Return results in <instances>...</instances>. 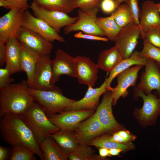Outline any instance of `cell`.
<instances>
[{"label":"cell","mask_w":160,"mask_h":160,"mask_svg":"<svg viewBox=\"0 0 160 160\" xmlns=\"http://www.w3.org/2000/svg\"><path fill=\"white\" fill-rule=\"evenodd\" d=\"M147 60V58L141 56L140 52L137 51L133 52L129 58L123 59L110 71L108 77L106 78L107 90L112 91V88L111 84L112 81L120 73L132 66L137 65L145 66Z\"/></svg>","instance_id":"24"},{"label":"cell","mask_w":160,"mask_h":160,"mask_svg":"<svg viewBox=\"0 0 160 160\" xmlns=\"http://www.w3.org/2000/svg\"><path fill=\"white\" fill-rule=\"evenodd\" d=\"M75 77L79 83L93 87L98 78L99 72L97 64L89 58L77 56L74 57Z\"/></svg>","instance_id":"13"},{"label":"cell","mask_w":160,"mask_h":160,"mask_svg":"<svg viewBox=\"0 0 160 160\" xmlns=\"http://www.w3.org/2000/svg\"><path fill=\"white\" fill-rule=\"evenodd\" d=\"M25 11L12 9L0 18V40L5 43L17 37L23 21Z\"/></svg>","instance_id":"10"},{"label":"cell","mask_w":160,"mask_h":160,"mask_svg":"<svg viewBox=\"0 0 160 160\" xmlns=\"http://www.w3.org/2000/svg\"><path fill=\"white\" fill-rule=\"evenodd\" d=\"M99 155L102 157L105 158L109 155V149L103 147H100L99 148Z\"/></svg>","instance_id":"46"},{"label":"cell","mask_w":160,"mask_h":160,"mask_svg":"<svg viewBox=\"0 0 160 160\" xmlns=\"http://www.w3.org/2000/svg\"><path fill=\"white\" fill-rule=\"evenodd\" d=\"M39 146L44 160H67L68 159V154L50 136L44 139Z\"/></svg>","instance_id":"26"},{"label":"cell","mask_w":160,"mask_h":160,"mask_svg":"<svg viewBox=\"0 0 160 160\" xmlns=\"http://www.w3.org/2000/svg\"><path fill=\"white\" fill-rule=\"evenodd\" d=\"M74 58V57L61 49L56 51L55 57L51 62V84L52 86H54L62 75L75 77Z\"/></svg>","instance_id":"11"},{"label":"cell","mask_w":160,"mask_h":160,"mask_svg":"<svg viewBox=\"0 0 160 160\" xmlns=\"http://www.w3.org/2000/svg\"><path fill=\"white\" fill-rule=\"evenodd\" d=\"M49 136L68 154L75 151L80 145L75 133L72 131L59 130Z\"/></svg>","instance_id":"27"},{"label":"cell","mask_w":160,"mask_h":160,"mask_svg":"<svg viewBox=\"0 0 160 160\" xmlns=\"http://www.w3.org/2000/svg\"><path fill=\"white\" fill-rule=\"evenodd\" d=\"M21 45L20 67L23 71L25 72L28 84L31 88L36 68L41 55L21 43Z\"/></svg>","instance_id":"22"},{"label":"cell","mask_w":160,"mask_h":160,"mask_svg":"<svg viewBox=\"0 0 160 160\" xmlns=\"http://www.w3.org/2000/svg\"><path fill=\"white\" fill-rule=\"evenodd\" d=\"M122 137L126 140L128 141L133 139V137L128 133L124 131H120L117 132Z\"/></svg>","instance_id":"45"},{"label":"cell","mask_w":160,"mask_h":160,"mask_svg":"<svg viewBox=\"0 0 160 160\" xmlns=\"http://www.w3.org/2000/svg\"><path fill=\"white\" fill-rule=\"evenodd\" d=\"M125 2L128 6L132 13L135 23L138 25L140 28L139 21L140 9L138 5V0H125Z\"/></svg>","instance_id":"38"},{"label":"cell","mask_w":160,"mask_h":160,"mask_svg":"<svg viewBox=\"0 0 160 160\" xmlns=\"http://www.w3.org/2000/svg\"><path fill=\"white\" fill-rule=\"evenodd\" d=\"M10 160H36L34 152L30 148L22 145L12 147Z\"/></svg>","instance_id":"33"},{"label":"cell","mask_w":160,"mask_h":160,"mask_svg":"<svg viewBox=\"0 0 160 160\" xmlns=\"http://www.w3.org/2000/svg\"><path fill=\"white\" fill-rule=\"evenodd\" d=\"M33 1L46 9L68 14L75 9V0H33Z\"/></svg>","instance_id":"28"},{"label":"cell","mask_w":160,"mask_h":160,"mask_svg":"<svg viewBox=\"0 0 160 160\" xmlns=\"http://www.w3.org/2000/svg\"><path fill=\"white\" fill-rule=\"evenodd\" d=\"M106 78L101 86L96 88L88 86L84 97L73 102L68 111L74 110H95L98 106L100 96L107 91Z\"/></svg>","instance_id":"20"},{"label":"cell","mask_w":160,"mask_h":160,"mask_svg":"<svg viewBox=\"0 0 160 160\" xmlns=\"http://www.w3.org/2000/svg\"><path fill=\"white\" fill-rule=\"evenodd\" d=\"M33 15L46 22L59 33L61 29L75 23L77 17H71L68 14L45 9L33 1L29 5Z\"/></svg>","instance_id":"6"},{"label":"cell","mask_w":160,"mask_h":160,"mask_svg":"<svg viewBox=\"0 0 160 160\" xmlns=\"http://www.w3.org/2000/svg\"><path fill=\"white\" fill-rule=\"evenodd\" d=\"M0 133L4 141L9 145L28 147L41 159L44 160L36 137L21 115L7 114L0 117Z\"/></svg>","instance_id":"1"},{"label":"cell","mask_w":160,"mask_h":160,"mask_svg":"<svg viewBox=\"0 0 160 160\" xmlns=\"http://www.w3.org/2000/svg\"><path fill=\"white\" fill-rule=\"evenodd\" d=\"M122 150L119 148H113L109 150V155L115 156L118 155Z\"/></svg>","instance_id":"47"},{"label":"cell","mask_w":160,"mask_h":160,"mask_svg":"<svg viewBox=\"0 0 160 160\" xmlns=\"http://www.w3.org/2000/svg\"><path fill=\"white\" fill-rule=\"evenodd\" d=\"M6 46L4 43L0 40V66L1 67L5 63Z\"/></svg>","instance_id":"43"},{"label":"cell","mask_w":160,"mask_h":160,"mask_svg":"<svg viewBox=\"0 0 160 160\" xmlns=\"http://www.w3.org/2000/svg\"><path fill=\"white\" fill-rule=\"evenodd\" d=\"M96 22L108 40L115 41L121 30L116 22L111 15L109 17H98Z\"/></svg>","instance_id":"29"},{"label":"cell","mask_w":160,"mask_h":160,"mask_svg":"<svg viewBox=\"0 0 160 160\" xmlns=\"http://www.w3.org/2000/svg\"><path fill=\"white\" fill-rule=\"evenodd\" d=\"M74 36L75 38L78 39L104 41H107L108 40L107 38L92 34L83 33L81 31L75 33Z\"/></svg>","instance_id":"41"},{"label":"cell","mask_w":160,"mask_h":160,"mask_svg":"<svg viewBox=\"0 0 160 160\" xmlns=\"http://www.w3.org/2000/svg\"><path fill=\"white\" fill-rule=\"evenodd\" d=\"M35 101L39 104L49 118L52 115L67 111L76 100L64 96L58 87L50 90H41L29 88Z\"/></svg>","instance_id":"4"},{"label":"cell","mask_w":160,"mask_h":160,"mask_svg":"<svg viewBox=\"0 0 160 160\" xmlns=\"http://www.w3.org/2000/svg\"><path fill=\"white\" fill-rule=\"evenodd\" d=\"M139 21L143 39L145 32L153 28H160V14L153 1L146 0L142 3Z\"/></svg>","instance_id":"19"},{"label":"cell","mask_w":160,"mask_h":160,"mask_svg":"<svg viewBox=\"0 0 160 160\" xmlns=\"http://www.w3.org/2000/svg\"><path fill=\"white\" fill-rule=\"evenodd\" d=\"M141 34L140 27L135 22L129 23L121 29L114 41L123 59L129 58L133 53Z\"/></svg>","instance_id":"7"},{"label":"cell","mask_w":160,"mask_h":160,"mask_svg":"<svg viewBox=\"0 0 160 160\" xmlns=\"http://www.w3.org/2000/svg\"><path fill=\"white\" fill-rule=\"evenodd\" d=\"M22 27L39 34L49 41L65 43L64 38L41 19L32 15L28 10L25 11Z\"/></svg>","instance_id":"12"},{"label":"cell","mask_w":160,"mask_h":160,"mask_svg":"<svg viewBox=\"0 0 160 160\" xmlns=\"http://www.w3.org/2000/svg\"><path fill=\"white\" fill-rule=\"evenodd\" d=\"M157 9L160 14V1L158 3H156Z\"/></svg>","instance_id":"50"},{"label":"cell","mask_w":160,"mask_h":160,"mask_svg":"<svg viewBox=\"0 0 160 160\" xmlns=\"http://www.w3.org/2000/svg\"><path fill=\"white\" fill-rule=\"evenodd\" d=\"M89 146L80 144L75 151L68 154V159L70 160H100L104 158L96 154L95 150Z\"/></svg>","instance_id":"31"},{"label":"cell","mask_w":160,"mask_h":160,"mask_svg":"<svg viewBox=\"0 0 160 160\" xmlns=\"http://www.w3.org/2000/svg\"><path fill=\"white\" fill-rule=\"evenodd\" d=\"M21 115L35 135L39 145L47 137L59 130L50 121L41 105L35 101Z\"/></svg>","instance_id":"3"},{"label":"cell","mask_w":160,"mask_h":160,"mask_svg":"<svg viewBox=\"0 0 160 160\" xmlns=\"http://www.w3.org/2000/svg\"><path fill=\"white\" fill-rule=\"evenodd\" d=\"M110 137L111 140L118 143H123L128 141L121 136L117 132L113 134V135Z\"/></svg>","instance_id":"44"},{"label":"cell","mask_w":160,"mask_h":160,"mask_svg":"<svg viewBox=\"0 0 160 160\" xmlns=\"http://www.w3.org/2000/svg\"><path fill=\"white\" fill-rule=\"evenodd\" d=\"M17 38L22 44L40 55H49L53 48L52 42L31 30L21 27Z\"/></svg>","instance_id":"15"},{"label":"cell","mask_w":160,"mask_h":160,"mask_svg":"<svg viewBox=\"0 0 160 160\" xmlns=\"http://www.w3.org/2000/svg\"><path fill=\"white\" fill-rule=\"evenodd\" d=\"M123 59L118 47L115 45L100 53L97 64L99 68L105 72L110 73Z\"/></svg>","instance_id":"25"},{"label":"cell","mask_w":160,"mask_h":160,"mask_svg":"<svg viewBox=\"0 0 160 160\" xmlns=\"http://www.w3.org/2000/svg\"><path fill=\"white\" fill-rule=\"evenodd\" d=\"M144 66L137 65L130 67L119 73L116 76L117 84L112 88V96L113 105H115L119 98L126 97L128 95L127 90L130 86L134 87L136 85L139 71Z\"/></svg>","instance_id":"14"},{"label":"cell","mask_w":160,"mask_h":160,"mask_svg":"<svg viewBox=\"0 0 160 160\" xmlns=\"http://www.w3.org/2000/svg\"><path fill=\"white\" fill-rule=\"evenodd\" d=\"M100 7L106 13L113 12L117 8L115 0H102Z\"/></svg>","instance_id":"39"},{"label":"cell","mask_w":160,"mask_h":160,"mask_svg":"<svg viewBox=\"0 0 160 160\" xmlns=\"http://www.w3.org/2000/svg\"><path fill=\"white\" fill-rule=\"evenodd\" d=\"M113 102L111 91L107 90L94 114L106 132L115 130L120 127L113 115Z\"/></svg>","instance_id":"17"},{"label":"cell","mask_w":160,"mask_h":160,"mask_svg":"<svg viewBox=\"0 0 160 160\" xmlns=\"http://www.w3.org/2000/svg\"><path fill=\"white\" fill-rule=\"evenodd\" d=\"M6 66L11 75L23 71L20 67V60L21 45L17 37L9 39L5 43Z\"/></svg>","instance_id":"23"},{"label":"cell","mask_w":160,"mask_h":160,"mask_svg":"<svg viewBox=\"0 0 160 160\" xmlns=\"http://www.w3.org/2000/svg\"><path fill=\"white\" fill-rule=\"evenodd\" d=\"M12 149L7 147L0 146V160H6L10 158L11 156Z\"/></svg>","instance_id":"42"},{"label":"cell","mask_w":160,"mask_h":160,"mask_svg":"<svg viewBox=\"0 0 160 160\" xmlns=\"http://www.w3.org/2000/svg\"><path fill=\"white\" fill-rule=\"evenodd\" d=\"M51 60L50 55H41L37 64L31 88L48 91L54 89L57 87L51 84L52 70Z\"/></svg>","instance_id":"16"},{"label":"cell","mask_w":160,"mask_h":160,"mask_svg":"<svg viewBox=\"0 0 160 160\" xmlns=\"http://www.w3.org/2000/svg\"><path fill=\"white\" fill-rule=\"evenodd\" d=\"M125 0H115L116 5L117 8L122 3L125 2Z\"/></svg>","instance_id":"49"},{"label":"cell","mask_w":160,"mask_h":160,"mask_svg":"<svg viewBox=\"0 0 160 160\" xmlns=\"http://www.w3.org/2000/svg\"><path fill=\"white\" fill-rule=\"evenodd\" d=\"M10 4L7 0H0V7L6 9H8Z\"/></svg>","instance_id":"48"},{"label":"cell","mask_w":160,"mask_h":160,"mask_svg":"<svg viewBox=\"0 0 160 160\" xmlns=\"http://www.w3.org/2000/svg\"><path fill=\"white\" fill-rule=\"evenodd\" d=\"M102 0H75V9L85 12L95 8H99Z\"/></svg>","instance_id":"35"},{"label":"cell","mask_w":160,"mask_h":160,"mask_svg":"<svg viewBox=\"0 0 160 160\" xmlns=\"http://www.w3.org/2000/svg\"><path fill=\"white\" fill-rule=\"evenodd\" d=\"M9 69L6 66L4 68L0 69V89L3 88L12 84L14 79L11 77Z\"/></svg>","instance_id":"37"},{"label":"cell","mask_w":160,"mask_h":160,"mask_svg":"<svg viewBox=\"0 0 160 160\" xmlns=\"http://www.w3.org/2000/svg\"><path fill=\"white\" fill-rule=\"evenodd\" d=\"M140 55L142 57L151 60L160 66V48L151 44L146 40H144L143 48Z\"/></svg>","instance_id":"34"},{"label":"cell","mask_w":160,"mask_h":160,"mask_svg":"<svg viewBox=\"0 0 160 160\" xmlns=\"http://www.w3.org/2000/svg\"><path fill=\"white\" fill-rule=\"evenodd\" d=\"M87 145L100 148L103 147L110 149L113 148H119L122 151L130 149L133 148V145L117 143L113 140L110 136L106 135H100L90 141Z\"/></svg>","instance_id":"30"},{"label":"cell","mask_w":160,"mask_h":160,"mask_svg":"<svg viewBox=\"0 0 160 160\" xmlns=\"http://www.w3.org/2000/svg\"><path fill=\"white\" fill-rule=\"evenodd\" d=\"M27 80L12 83L0 89V117L7 114L21 115L34 101Z\"/></svg>","instance_id":"2"},{"label":"cell","mask_w":160,"mask_h":160,"mask_svg":"<svg viewBox=\"0 0 160 160\" xmlns=\"http://www.w3.org/2000/svg\"><path fill=\"white\" fill-rule=\"evenodd\" d=\"M74 130L79 143L87 145L91 140L106 132L94 114L81 122Z\"/></svg>","instance_id":"18"},{"label":"cell","mask_w":160,"mask_h":160,"mask_svg":"<svg viewBox=\"0 0 160 160\" xmlns=\"http://www.w3.org/2000/svg\"><path fill=\"white\" fill-rule=\"evenodd\" d=\"M136 96L142 97L143 101L142 108L139 111V117L142 121L154 122L160 114V95L151 93L146 95L141 92H137Z\"/></svg>","instance_id":"21"},{"label":"cell","mask_w":160,"mask_h":160,"mask_svg":"<svg viewBox=\"0 0 160 160\" xmlns=\"http://www.w3.org/2000/svg\"><path fill=\"white\" fill-rule=\"evenodd\" d=\"M143 39L146 40L153 45L160 48V28H153L145 32Z\"/></svg>","instance_id":"36"},{"label":"cell","mask_w":160,"mask_h":160,"mask_svg":"<svg viewBox=\"0 0 160 160\" xmlns=\"http://www.w3.org/2000/svg\"><path fill=\"white\" fill-rule=\"evenodd\" d=\"M99 10L98 8H95L86 12L79 9L76 21L65 27L64 34L67 35L72 32L79 31L84 33L101 36H105L96 21Z\"/></svg>","instance_id":"5"},{"label":"cell","mask_w":160,"mask_h":160,"mask_svg":"<svg viewBox=\"0 0 160 160\" xmlns=\"http://www.w3.org/2000/svg\"><path fill=\"white\" fill-rule=\"evenodd\" d=\"M145 66L140 82L134 89L135 95L139 92L148 95L154 90L160 95V66L153 60L148 59Z\"/></svg>","instance_id":"9"},{"label":"cell","mask_w":160,"mask_h":160,"mask_svg":"<svg viewBox=\"0 0 160 160\" xmlns=\"http://www.w3.org/2000/svg\"><path fill=\"white\" fill-rule=\"evenodd\" d=\"M111 15L121 29L129 23L135 22L132 13L126 3L120 5Z\"/></svg>","instance_id":"32"},{"label":"cell","mask_w":160,"mask_h":160,"mask_svg":"<svg viewBox=\"0 0 160 160\" xmlns=\"http://www.w3.org/2000/svg\"><path fill=\"white\" fill-rule=\"evenodd\" d=\"M95 110H74L54 114L49 119L60 130L72 131L82 121L92 115Z\"/></svg>","instance_id":"8"},{"label":"cell","mask_w":160,"mask_h":160,"mask_svg":"<svg viewBox=\"0 0 160 160\" xmlns=\"http://www.w3.org/2000/svg\"><path fill=\"white\" fill-rule=\"evenodd\" d=\"M10 4L8 9H17L25 11L27 10L29 5L28 3V0H7Z\"/></svg>","instance_id":"40"}]
</instances>
